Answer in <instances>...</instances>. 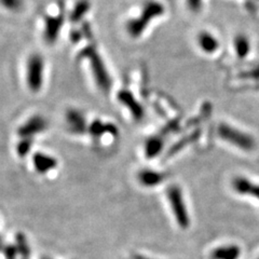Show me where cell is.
<instances>
[{"label": "cell", "instance_id": "ba28073f", "mask_svg": "<svg viewBox=\"0 0 259 259\" xmlns=\"http://www.w3.org/2000/svg\"><path fill=\"white\" fill-rule=\"evenodd\" d=\"M232 187L237 193L242 196H252L259 200V185L252 183L245 177H236L232 181Z\"/></svg>", "mask_w": 259, "mask_h": 259}, {"label": "cell", "instance_id": "9a60e30c", "mask_svg": "<svg viewBox=\"0 0 259 259\" xmlns=\"http://www.w3.org/2000/svg\"><path fill=\"white\" fill-rule=\"evenodd\" d=\"M89 131L93 137H101L104 134H110L113 136L117 134V127L111 123H105L101 120H94L89 127Z\"/></svg>", "mask_w": 259, "mask_h": 259}, {"label": "cell", "instance_id": "7402d4cb", "mask_svg": "<svg viewBox=\"0 0 259 259\" xmlns=\"http://www.w3.org/2000/svg\"><path fill=\"white\" fill-rule=\"evenodd\" d=\"M135 259H148V258H145V257H142V256H135Z\"/></svg>", "mask_w": 259, "mask_h": 259}, {"label": "cell", "instance_id": "2e32d148", "mask_svg": "<svg viewBox=\"0 0 259 259\" xmlns=\"http://www.w3.org/2000/svg\"><path fill=\"white\" fill-rule=\"evenodd\" d=\"M90 2L89 0H79L77 2V4L75 5V7L72 8L71 12L69 13V19L72 22H78L81 19H82V16H84L85 14H88V12L90 11Z\"/></svg>", "mask_w": 259, "mask_h": 259}, {"label": "cell", "instance_id": "5b68a950", "mask_svg": "<svg viewBox=\"0 0 259 259\" xmlns=\"http://www.w3.org/2000/svg\"><path fill=\"white\" fill-rule=\"evenodd\" d=\"M218 134L222 137V140L234 145L236 147L242 150L250 151L253 150L256 146L253 137L239 131L238 128H234L227 124L220 125V127H218Z\"/></svg>", "mask_w": 259, "mask_h": 259}, {"label": "cell", "instance_id": "603a6c76", "mask_svg": "<svg viewBox=\"0 0 259 259\" xmlns=\"http://www.w3.org/2000/svg\"><path fill=\"white\" fill-rule=\"evenodd\" d=\"M42 259H49V258H42Z\"/></svg>", "mask_w": 259, "mask_h": 259}, {"label": "cell", "instance_id": "ac0fdd59", "mask_svg": "<svg viewBox=\"0 0 259 259\" xmlns=\"http://www.w3.org/2000/svg\"><path fill=\"white\" fill-rule=\"evenodd\" d=\"M234 48H236L237 54L240 56V58H245V56L248 54L250 45L247 37L245 36H238L234 40Z\"/></svg>", "mask_w": 259, "mask_h": 259}, {"label": "cell", "instance_id": "6da1fadb", "mask_svg": "<svg viewBox=\"0 0 259 259\" xmlns=\"http://www.w3.org/2000/svg\"><path fill=\"white\" fill-rule=\"evenodd\" d=\"M164 12V6L158 0L145 2L141 8L140 13H137L132 19H128L125 23L127 35L133 39L141 38L145 30L149 27L151 22L163 15Z\"/></svg>", "mask_w": 259, "mask_h": 259}, {"label": "cell", "instance_id": "cb8c5ba5", "mask_svg": "<svg viewBox=\"0 0 259 259\" xmlns=\"http://www.w3.org/2000/svg\"><path fill=\"white\" fill-rule=\"evenodd\" d=\"M258 259H259V258H258Z\"/></svg>", "mask_w": 259, "mask_h": 259}, {"label": "cell", "instance_id": "3957f363", "mask_svg": "<svg viewBox=\"0 0 259 259\" xmlns=\"http://www.w3.org/2000/svg\"><path fill=\"white\" fill-rule=\"evenodd\" d=\"M45 59L39 53L28 56L25 66V81L29 91L38 93L42 89L45 82Z\"/></svg>", "mask_w": 259, "mask_h": 259}, {"label": "cell", "instance_id": "277c9868", "mask_svg": "<svg viewBox=\"0 0 259 259\" xmlns=\"http://www.w3.org/2000/svg\"><path fill=\"white\" fill-rule=\"evenodd\" d=\"M167 199L178 226L183 229H187L190 221L181 188L178 186H171L167 190Z\"/></svg>", "mask_w": 259, "mask_h": 259}, {"label": "cell", "instance_id": "44dd1931", "mask_svg": "<svg viewBox=\"0 0 259 259\" xmlns=\"http://www.w3.org/2000/svg\"><path fill=\"white\" fill-rule=\"evenodd\" d=\"M188 9L192 12H199L202 7V0H186Z\"/></svg>", "mask_w": 259, "mask_h": 259}, {"label": "cell", "instance_id": "52a82bcc", "mask_svg": "<svg viewBox=\"0 0 259 259\" xmlns=\"http://www.w3.org/2000/svg\"><path fill=\"white\" fill-rule=\"evenodd\" d=\"M48 122L41 116H34L29 118L25 123L19 127L18 134L22 139H32V136L46 131Z\"/></svg>", "mask_w": 259, "mask_h": 259}, {"label": "cell", "instance_id": "5bb4252c", "mask_svg": "<svg viewBox=\"0 0 259 259\" xmlns=\"http://www.w3.org/2000/svg\"><path fill=\"white\" fill-rule=\"evenodd\" d=\"M119 101L121 103H123V105H125V106L131 110V113L132 116L135 118V119H142L143 116H144V110L143 108L141 107L140 103H137L134 99L131 93H128L126 91H123V92H120L119 93Z\"/></svg>", "mask_w": 259, "mask_h": 259}, {"label": "cell", "instance_id": "e0dca14e", "mask_svg": "<svg viewBox=\"0 0 259 259\" xmlns=\"http://www.w3.org/2000/svg\"><path fill=\"white\" fill-rule=\"evenodd\" d=\"M163 148V140L161 137H150V139L146 143L145 146V152L146 157L148 158H155L157 157L160 151Z\"/></svg>", "mask_w": 259, "mask_h": 259}, {"label": "cell", "instance_id": "7a4b0ae2", "mask_svg": "<svg viewBox=\"0 0 259 259\" xmlns=\"http://www.w3.org/2000/svg\"><path fill=\"white\" fill-rule=\"evenodd\" d=\"M79 59L87 60L89 64V69L91 71V75L93 76L97 88L103 92H108L111 85V79L106 65H105L96 47L88 46L82 49L80 51Z\"/></svg>", "mask_w": 259, "mask_h": 259}, {"label": "cell", "instance_id": "ffe728a7", "mask_svg": "<svg viewBox=\"0 0 259 259\" xmlns=\"http://www.w3.org/2000/svg\"><path fill=\"white\" fill-rule=\"evenodd\" d=\"M31 144H32L31 139H22V141L18 144V148H16L20 157H25L27 155L31 148Z\"/></svg>", "mask_w": 259, "mask_h": 259}, {"label": "cell", "instance_id": "9c48e42d", "mask_svg": "<svg viewBox=\"0 0 259 259\" xmlns=\"http://www.w3.org/2000/svg\"><path fill=\"white\" fill-rule=\"evenodd\" d=\"M67 127L71 133L83 134L87 131L85 118L83 113L77 109H69L66 113Z\"/></svg>", "mask_w": 259, "mask_h": 259}, {"label": "cell", "instance_id": "8992f818", "mask_svg": "<svg viewBox=\"0 0 259 259\" xmlns=\"http://www.w3.org/2000/svg\"><path fill=\"white\" fill-rule=\"evenodd\" d=\"M64 24V11L60 10L56 14H48L44 20L42 36L48 45H54L58 40Z\"/></svg>", "mask_w": 259, "mask_h": 259}, {"label": "cell", "instance_id": "7c38bea8", "mask_svg": "<svg viewBox=\"0 0 259 259\" xmlns=\"http://www.w3.org/2000/svg\"><path fill=\"white\" fill-rule=\"evenodd\" d=\"M240 256L241 248L236 244L218 246L210 254L212 259H239Z\"/></svg>", "mask_w": 259, "mask_h": 259}, {"label": "cell", "instance_id": "30bf717a", "mask_svg": "<svg viewBox=\"0 0 259 259\" xmlns=\"http://www.w3.org/2000/svg\"><path fill=\"white\" fill-rule=\"evenodd\" d=\"M198 45L202 51L205 53L213 54L215 53L218 48H220V41L218 39L208 31H202L198 36Z\"/></svg>", "mask_w": 259, "mask_h": 259}, {"label": "cell", "instance_id": "d6986e66", "mask_svg": "<svg viewBox=\"0 0 259 259\" xmlns=\"http://www.w3.org/2000/svg\"><path fill=\"white\" fill-rule=\"evenodd\" d=\"M0 6L7 11L19 13L25 7V0H0Z\"/></svg>", "mask_w": 259, "mask_h": 259}, {"label": "cell", "instance_id": "8fae6325", "mask_svg": "<svg viewBox=\"0 0 259 259\" xmlns=\"http://www.w3.org/2000/svg\"><path fill=\"white\" fill-rule=\"evenodd\" d=\"M32 161H34V165L37 171L41 174L52 171V169H54L56 165H58V162H56V160L53 157H50L41 152L35 153Z\"/></svg>", "mask_w": 259, "mask_h": 259}, {"label": "cell", "instance_id": "4fadbf2b", "mask_svg": "<svg viewBox=\"0 0 259 259\" xmlns=\"http://www.w3.org/2000/svg\"><path fill=\"white\" fill-rule=\"evenodd\" d=\"M166 175L152 169H143L139 174V181L146 187H155L165 180Z\"/></svg>", "mask_w": 259, "mask_h": 259}]
</instances>
